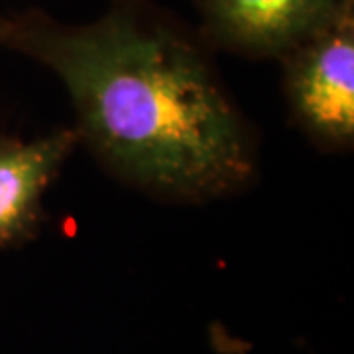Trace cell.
<instances>
[{
	"label": "cell",
	"instance_id": "cell-2",
	"mask_svg": "<svg viewBox=\"0 0 354 354\" xmlns=\"http://www.w3.org/2000/svg\"><path fill=\"white\" fill-rule=\"evenodd\" d=\"M291 113L317 144L346 150L354 140V6L281 57Z\"/></svg>",
	"mask_w": 354,
	"mask_h": 354
},
{
	"label": "cell",
	"instance_id": "cell-4",
	"mask_svg": "<svg viewBox=\"0 0 354 354\" xmlns=\"http://www.w3.org/2000/svg\"><path fill=\"white\" fill-rule=\"evenodd\" d=\"M77 142L75 128L30 142L0 138V250L32 236L41 216L44 193Z\"/></svg>",
	"mask_w": 354,
	"mask_h": 354
},
{
	"label": "cell",
	"instance_id": "cell-1",
	"mask_svg": "<svg viewBox=\"0 0 354 354\" xmlns=\"http://www.w3.org/2000/svg\"><path fill=\"white\" fill-rule=\"evenodd\" d=\"M2 46L59 77L79 140L130 183L205 201L252 179L248 128L201 46L140 0H116L87 24L18 14Z\"/></svg>",
	"mask_w": 354,
	"mask_h": 354
},
{
	"label": "cell",
	"instance_id": "cell-5",
	"mask_svg": "<svg viewBox=\"0 0 354 354\" xmlns=\"http://www.w3.org/2000/svg\"><path fill=\"white\" fill-rule=\"evenodd\" d=\"M4 32H6V16H0V46H2Z\"/></svg>",
	"mask_w": 354,
	"mask_h": 354
},
{
	"label": "cell",
	"instance_id": "cell-3",
	"mask_svg": "<svg viewBox=\"0 0 354 354\" xmlns=\"http://www.w3.org/2000/svg\"><path fill=\"white\" fill-rule=\"evenodd\" d=\"M203 36L244 57H278L329 26L354 0H195Z\"/></svg>",
	"mask_w": 354,
	"mask_h": 354
}]
</instances>
